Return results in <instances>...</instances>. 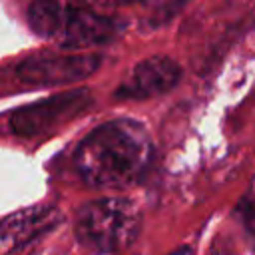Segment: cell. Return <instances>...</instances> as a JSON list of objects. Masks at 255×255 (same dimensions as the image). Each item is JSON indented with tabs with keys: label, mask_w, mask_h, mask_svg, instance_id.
Instances as JSON below:
<instances>
[{
	"label": "cell",
	"mask_w": 255,
	"mask_h": 255,
	"mask_svg": "<svg viewBox=\"0 0 255 255\" xmlns=\"http://www.w3.org/2000/svg\"><path fill=\"white\" fill-rule=\"evenodd\" d=\"M153 161V143L133 120H114L92 129L78 145L74 163L92 187L124 189L143 179Z\"/></svg>",
	"instance_id": "6da1fadb"
},
{
	"label": "cell",
	"mask_w": 255,
	"mask_h": 255,
	"mask_svg": "<svg viewBox=\"0 0 255 255\" xmlns=\"http://www.w3.org/2000/svg\"><path fill=\"white\" fill-rule=\"evenodd\" d=\"M26 18L32 32L68 50L108 44L124 30V24L112 16L62 4L58 0H34L28 6Z\"/></svg>",
	"instance_id": "7a4b0ae2"
},
{
	"label": "cell",
	"mask_w": 255,
	"mask_h": 255,
	"mask_svg": "<svg viewBox=\"0 0 255 255\" xmlns=\"http://www.w3.org/2000/svg\"><path fill=\"white\" fill-rule=\"evenodd\" d=\"M141 213L126 197H102L86 203L76 217L78 241L98 253H114L135 241Z\"/></svg>",
	"instance_id": "3957f363"
},
{
	"label": "cell",
	"mask_w": 255,
	"mask_h": 255,
	"mask_svg": "<svg viewBox=\"0 0 255 255\" xmlns=\"http://www.w3.org/2000/svg\"><path fill=\"white\" fill-rule=\"evenodd\" d=\"M102 64L98 54L38 52L18 62L16 76L26 86H68L92 76Z\"/></svg>",
	"instance_id": "277c9868"
},
{
	"label": "cell",
	"mask_w": 255,
	"mask_h": 255,
	"mask_svg": "<svg viewBox=\"0 0 255 255\" xmlns=\"http://www.w3.org/2000/svg\"><path fill=\"white\" fill-rule=\"evenodd\" d=\"M92 106V96L86 90H70L46 100L20 108L10 118V128L20 137H34L52 131L56 126L70 122Z\"/></svg>",
	"instance_id": "5b68a950"
},
{
	"label": "cell",
	"mask_w": 255,
	"mask_h": 255,
	"mask_svg": "<svg viewBox=\"0 0 255 255\" xmlns=\"http://www.w3.org/2000/svg\"><path fill=\"white\" fill-rule=\"evenodd\" d=\"M181 80V68L167 56H149L137 62L118 86V100H149L173 90Z\"/></svg>",
	"instance_id": "8992f818"
},
{
	"label": "cell",
	"mask_w": 255,
	"mask_h": 255,
	"mask_svg": "<svg viewBox=\"0 0 255 255\" xmlns=\"http://www.w3.org/2000/svg\"><path fill=\"white\" fill-rule=\"evenodd\" d=\"M60 219L62 213L46 205L26 207L4 217L0 221V255H8L26 247L42 233L54 229Z\"/></svg>",
	"instance_id": "52a82bcc"
},
{
	"label": "cell",
	"mask_w": 255,
	"mask_h": 255,
	"mask_svg": "<svg viewBox=\"0 0 255 255\" xmlns=\"http://www.w3.org/2000/svg\"><path fill=\"white\" fill-rule=\"evenodd\" d=\"M153 18V22H167L173 18L189 0H137Z\"/></svg>",
	"instance_id": "ba28073f"
},
{
	"label": "cell",
	"mask_w": 255,
	"mask_h": 255,
	"mask_svg": "<svg viewBox=\"0 0 255 255\" xmlns=\"http://www.w3.org/2000/svg\"><path fill=\"white\" fill-rule=\"evenodd\" d=\"M239 219L243 223V229H245L251 245L255 247V203L253 201H243L239 205Z\"/></svg>",
	"instance_id": "9c48e42d"
},
{
	"label": "cell",
	"mask_w": 255,
	"mask_h": 255,
	"mask_svg": "<svg viewBox=\"0 0 255 255\" xmlns=\"http://www.w3.org/2000/svg\"><path fill=\"white\" fill-rule=\"evenodd\" d=\"M171 255H191V251H189V249H179V251H175V253H171Z\"/></svg>",
	"instance_id": "30bf717a"
}]
</instances>
